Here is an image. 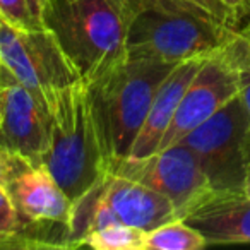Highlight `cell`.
<instances>
[{"mask_svg": "<svg viewBox=\"0 0 250 250\" xmlns=\"http://www.w3.org/2000/svg\"><path fill=\"white\" fill-rule=\"evenodd\" d=\"M206 59H208V55L192 57V59L177 63L170 70V74L165 77L163 83L158 87L156 94H154L149 111L144 118L139 134L134 139V144L127 158H144L156 153L161 139L167 134L168 127L177 113V108L184 98L185 91H187L188 84L192 83V79Z\"/></svg>", "mask_w": 250, "mask_h": 250, "instance_id": "obj_13", "label": "cell"}, {"mask_svg": "<svg viewBox=\"0 0 250 250\" xmlns=\"http://www.w3.org/2000/svg\"><path fill=\"white\" fill-rule=\"evenodd\" d=\"M127 22L125 0H52L46 28L89 86L127 59Z\"/></svg>", "mask_w": 250, "mask_h": 250, "instance_id": "obj_3", "label": "cell"}, {"mask_svg": "<svg viewBox=\"0 0 250 250\" xmlns=\"http://www.w3.org/2000/svg\"><path fill=\"white\" fill-rule=\"evenodd\" d=\"M229 29L242 35H250V0H242V4L235 9Z\"/></svg>", "mask_w": 250, "mask_h": 250, "instance_id": "obj_21", "label": "cell"}, {"mask_svg": "<svg viewBox=\"0 0 250 250\" xmlns=\"http://www.w3.org/2000/svg\"><path fill=\"white\" fill-rule=\"evenodd\" d=\"M173 67L156 60L125 59L87 86L111 167L129 156L154 94Z\"/></svg>", "mask_w": 250, "mask_h": 250, "instance_id": "obj_4", "label": "cell"}, {"mask_svg": "<svg viewBox=\"0 0 250 250\" xmlns=\"http://www.w3.org/2000/svg\"><path fill=\"white\" fill-rule=\"evenodd\" d=\"M52 0H0V18L22 29H45Z\"/></svg>", "mask_w": 250, "mask_h": 250, "instance_id": "obj_16", "label": "cell"}, {"mask_svg": "<svg viewBox=\"0 0 250 250\" xmlns=\"http://www.w3.org/2000/svg\"><path fill=\"white\" fill-rule=\"evenodd\" d=\"M221 2H223L225 5H228V7L231 9L233 12H235V9L238 7L240 4H242V0H221Z\"/></svg>", "mask_w": 250, "mask_h": 250, "instance_id": "obj_25", "label": "cell"}, {"mask_svg": "<svg viewBox=\"0 0 250 250\" xmlns=\"http://www.w3.org/2000/svg\"><path fill=\"white\" fill-rule=\"evenodd\" d=\"M4 98H5V86L4 83H0V122H2V115H4Z\"/></svg>", "mask_w": 250, "mask_h": 250, "instance_id": "obj_24", "label": "cell"}, {"mask_svg": "<svg viewBox=\"0 0 250 250\" xmlns=\"http://www.w3.org/2000/svg\"><path fill=\"white\" fill-rule=\"evenodd\" d=\"M98 197L113 211L120 223L144 231H151L171 219H178L173 204L163 194L113 173H108L98 185Z\"/></svg>", "mask_w": 250, "mask_h": 250, "instance_id": "obj_11", "label": "cell"}, {"mask_svg": "<svg viewBox=\"0 0 250 250\" xmlns=\"http://www.w3.org/2000/svg\"><path fill=\"white\" fill-rule=\"evenodd\" d=\"M233 42H235L236 48L242 52L245 60L250 63V35H242V33L233 31Z\"/></svg>", "mask_w": 250, "mask_h": 250, "instance_id": "obj_22", "label": "cell"}, {"mask_svg": "<svg viewBox=\"0 0 250 250\" xmlns=\"http://www.w3.org/2000/svg\"><path fill=\"white\" fill-rule=\"evenodd\" d=\"M187 2H190V4H195V5H199V7H202L204 11H208L209 14L214 16L218 21H221L223 24L228 26V28H229V24H231L233 11L228 7V5L223 4L221 0H187Z\"/></svg>", "mask_w": 250, "mask_h": 250, "instance_id": "obj_20", "label": "cell"}, {"mask_svg": "<svg viewBox=\"0 0 250 250\" xmlns=\"http://www.w3.org/2000/svg\"><path fill=\"white\" fill-rule=\"evenodd\" d=\"M110 173L130 178L163 194L184 219L197 204L214 192L197 156L184 143L173 144L144 158H125Z\"/></svg>", "mask_w": 250, "mask_h": 250, "instance_id": "obj_8", "label": "cell"}, {"mask_svg": "<svg viewBox=\"0 0 250 250\" xmlns=\"http://www.w3.org/2000/svg\"><path fill=\"white\" fill-rule=\"evenodd\" d=\"M184 221L201 231L208 245L250 243V197L243 190H214Z\"/></svg>", "mask_w": 250, "mask_h": 250, "instance_id": "obj_12", "label": "cell"}, {"mask_svg": "<svg viewBox=\"0 0 250 250\" xmlns=\"http://www.w3.org/2000/svg\"><path fill=\"white\" fill-rule=\"evenodd\" d=\"M233 31V29H231ZM229 45H231L233 52H235V57L238 60V65H240V79H242V86H240V96H242L243 103H245V108L249 111V117H250V63L245 60V57L242 55L238 48H236L235 42H233V36L229 40Z\"/></svg>", "mask_w": 250, "mask_h": 250, "instance_id": "obj_18", "label": "cell"}, {"mask_svg": "<svg viewBox=\"0 0 250 250\" xmlns=\"http://www.w3.org/2000/svg\"><path fill=\"white\" fill-rule=\"evenodd\" d=\"M127 59L165 63L204 57L233 36L226 24L187 0H125Z\"/></svg>", "mask_w": 250, "mask_h": 250, "instance_id": "obj_1", "label": "cell"}, {"mask_svg": "<svg viewBox=\"0 0 250 250\" xmlns=\"http://www.w3.org/2000/svg\"><path fill=\"white\" fill-rule=\"evenodd\" d=\"M0 62L22 86L52 106L81 77L48 28L22 29L0 18Z\"/></svg>", "mask_w": 250, "mask_h": 250, "instance_id": "obj_6", "label": "cell"}, {"mask_svg": "<svg viewBox=\"0 0 250 250\" xmlns=\"http://www.w3.org/2000/svg\"><path fill=\"white\" fill-rule=\"evenodd\" d=\"M9 192L26 225L28 249H74V202L45 165L24 161L9 178Z\"/></svg>", "mask_w": 250, "mask_h": 250, "instance_id": "obj_7", "label": "cell"}, {"mask_svg": "<svg viewBox=\"0 0 250 250\" xmlns=\"http://www.w3.org/2000/svg\"><path fill=\"white\" fill-rule=\"evenodd\" d=\"M240 86V65L228 42L225 46L208 55L197 70L178 104L167 134L161 139L158 151L180 143L188 132L238 96Z\"/></svg>", "mask_w": 250, "mask_h": 250, "instance_id": "obj_9", "label": "cell"}, {"mask_svg": "<svg viewBox=\"0 0 250 250\" xmlns=\"http://www.w3.org/2000/svg\"><path fill=\"white\" fill-rule=\"evenodd\" d=\"M24 158L0 147V187H5L9 178L18 171V168L24 163Z\"/></svg>", "mask_w": 250, "mask_h": 250, "instance_id": "obj_19", "label": "cell"}, {"mask_svg": "<svg viewBox=\"0 0 250 250\" xmlns=\"http://www.w3.org/2000/svg\"><path fill=\"white\" fill-rule=\"evenodd\" d=\"M243 192L250 197V163L247 167V171H245V182H243Z\"/></svg>", "mask_w": 250, "mask_h": 250, "instance_id": "obj_23", "label": "cell"}, {"mask_svg": "<svg viewBox=\"0 0 250 250\" xmlns=\"http://www.w3.org/2000/svg\"><path fill=\"white\" fill-rule=\"evenodd\" d=\"M0 83L5 86L0 147L42 165L50 146V110L35 93L22 86L0 62Z\"/></svg>", "mask_w": 250, "mask_h": 250, "instance_id": "obj_10", "label": "cell"}, {"mask_svg": "<svg viewBox=\"0 0 250 250\" xmlns=\"http://www.w3.org/2000/svg\"><path fill=\"white\" fill-rule=\"evenodd\" d=\"M144 229L124 223H113L91 229L79 240L77 247H91L94 250H144Z\"/></svg>", "mask_w": 250, "mask_h": 250, "instance_id": "obj_15", "label": "cell"}, {"mask_svg": "<svg viewBox=\"0 0 250 250\" xmlns=\"http://www.w3.org/2000/svg\"><path fill=\"white\" fill-rule=\"evenodd\" d=\"M180 143L197 156L214 190H243L250 163V117L240 94Z\"/></svg>", "mask_w": 250, "mask_h": 250, "instance_id": "obj_5", "label": "cell"}, {"mask_svg": "<svg viewBox=\"0 0 250 250\" xmlns=\"http://www.w3.org/2000/svg\"><path fill=\"white\" fill-rule=\"evenodd\" d=\"M208 247L201 231L184 219H171L158 228L146 231L144 250H199Z\"/></svg>", "mask_w": 250, "mask_h": 250, "instance_id": "obj_14", "label": "cell"}, {"mask_svg": "<svg viewBox=\"0 0 250 250\" xmlns=\"http://www.w3.org/2000/svg\"><path fill=\"white\" fill-rule=\"evenodd\" d=\"M50 146L45 165L72 202L93 190L108 177V154L89 87L79 81L59 94L50 106Z\"/></svg>", "mask_w": 250, "mask_h": 250, "instance_id": "obj_2", "label": "cell"}, {"mask_svg": "<svg viewBox=\"0 0 250 250\" xmlns=\"http://www.w3.org/2000/svg\"><path fill=\"white\" fill-rule=\"evenodd\" d=\"M0 249H28L26 225L5 187H0Z\"/></svg>", "mask_w": 250, "mask_h": 250, "instance_id": "obj_17", "label": "cell"}]
</instances>
